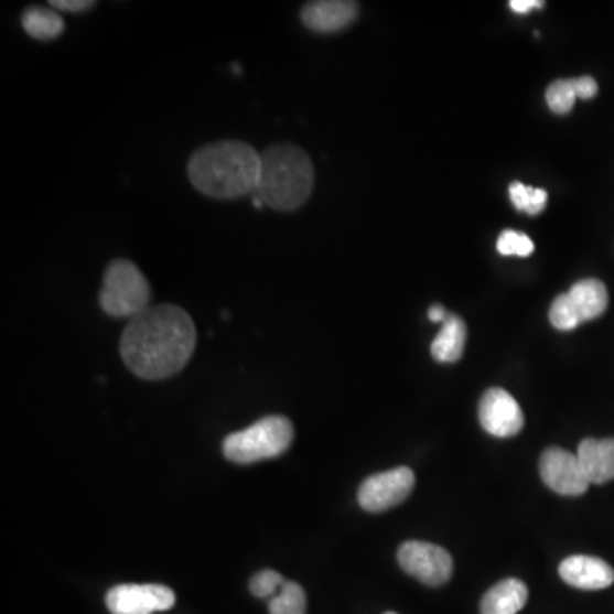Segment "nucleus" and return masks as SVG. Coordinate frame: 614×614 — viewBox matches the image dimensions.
I'll list each match as a JSON object with an SVG mask.
<instances>
[{"label": "nucleus", "instance_id": "f257e3e1", "mask_svg": "<svg viewBox=\"0 0 614 614\" xmlns=\"http://www.w3.org/2000/svg\"><path fill=\"white\" fill-rule=\"evenodd\" d=\"M195 347V323L174 304L149 305L130 320L120 340L125 366L146 381H161L180 373Z\"/></svg>", "mask_w": 614, "mask_h": 614}, {"label": "nucleus", "instance_id": "f03ea898", "mask_svg": "<svg viewBox=\"0 0 614 614\" xmlns=\"http://www.w3.org/2000/svg\"><path fill=\"white\" fill-rule=\"evenodd\" d=\"M261 155L246 142L223 140L207 143L188 161L192 185L217 201L252 195L260 180Z\"/></svg>", "mask_w": 614, "mask_h": 614}, {"label": "nucleus", "instance_id": "7ed1b4c3", "mask_svg": "<svg viewBox=\"0 0 614 614\" xmlns=\"http://www.w3.org/2000/svg\"><path fill=\"white\" fill-rule=\"evenodd\" d=\"M260 155V180L252 196L273 211H298L314 186V166L308 152L294 143H277Z\"/></svg>", "mask_w": 614, "mask_h": 614}, {"label": "nucleus", "instance_id": "20e7f679", "mask_svg": "<svg viewBox=\"0 0 614 614\" xmlns=\"http://www.w3.org/2000/svg\"><path fill=\"white\" fill-rule=\"evenodd\" d=\"M294 441V426L282 414L265 417L248 429L230 433L224 441V456L233 463L251 464L286 453Z\"/></svg>", "mask_w": 614, "mask_h": 614}, {"label": "nucleus", "instance_id": "39448f33", "mask_svg": "<svg viewBox=\"0 0 614 614\" xmlns=\"http://www.w3.org/2000/svg\"><path fill=\"white\" fill-rule=\"evenodd\" d=\"M151 298V286L133 261L118 258L106 267L99 305L108 316L132 320L148 310Z\"/></svg>", "mask_w": 614, "mask_h": 614}, {"label": "nucleus", "instance_id": "423d86ee", "mask_svg": "<svg viewBox=\"0 0 614 614\" xmlns=\"http://www.w3.org/2000/svg\"><path fill=\"white\" fill-rule=\"evenodd\" d=\"M607 302L610 295L601 280H579L567 294L558 295L551 302L550 323L560 332H570L584 321L600 317L606 311Z\"/></svg>", "mask_w": 614, "mask_h": 614}, {"label": "nucleus", "instance_id": "0eeeda50", "mask_svg": "<svg viewBox=\"0 0 614 614\" xmlns=\"http://www.w3.org/2000/svg\"><path fill=\"white\" fill-rule=\"evenodd\" d=\"M398 563L422 584L439 588L453 575V558L448 550L426 541H407L398 550Z\"/></svg>", "mask_w": 614, "mask_h": 614}, {"label": "nucleus", "instance_id": "6e6552de", "mask_svg": "<svg viewBox=\"0 0 614 614\" xmlns=\"http://www.w3.org/2000/svg\"><path fill=\"white\" fill-rule=\"evenodd\" d=\"M414 486V473L401 466L389 472L377 473L364 480L358 488V504L367 513H385L403 504Z\"/></svg>", "mask_w": 614, "mask_h": 614}, {"label": "nucleus", "instance_id": "1a4fd4ad", "mask_svg": "<svg viewBox=\"0 0 614 614\" xmlns=\"http://www.w3.org/2000/svg\"><path fill=\"white\" fill-rule=\"evenodd\" d=\"M174 603V592L159 584L117 585L106 594V606L111 614H152L171 610Z\"/></svg>", "mask_w": 614, "mask_h": 614}, {"label": "nucleus", "instance_id": "9d476101", "mask_svg": "<svg viewBox=\"0 0 614 614\" xmlns=\"http://www.w3.org/2000/svg\"><path fill=\"white\" fill-rule=\"evenodd\" d=\"M539 473L548 488L567 497H579L591 485L582 472L579 457L565 449L548 448L539 460Z\"/></svg>", "mask_w": 614, "mask_h": 614}, {"label": "nucleus", "instance_id": "9b49d317", "mask_svg": "<svg viewBox=\"0 0 614 614\" xmlns=\"http://www.w3.org/2000/svg\"><path fill=\"white\" fill-rule=\"evenodd\" d=\"M480 423L495 438H514L523 430L524 413L509 391L492 388L482 396L478 407Z\"/></svg>", "mask_w": 614, "mask_h": 614}, {"label": "nucleus", "instance_id": "f8f14e48", "mask_svg": "<svg viewBox=\"0 0 614 614\" xmlns=\"http://www.w3.org/2000/svg\"><path fill=\"white\" fill-rule=\"evenodd\" d=\"M357 15L358 4L351 0H317L301 11L302 23L314 33H338L351 26Z\"/></svg>", "mask_w": 614, "mask_h": 614}, {"label": "nucleus", "instance_id": "ddd939ff", "mask_svg": "<svg viewBox=\"0 0 614 614\" xmlns=\"http://www.w3.org/2000/svg\"><path fill=\"white\" fill-rule=\"evenodd\" d=\"M565 584L584 591H600L614 582V570L601 558L573 554L565 558L558 569Z\"/></svg>", "mask_w": 614, "mask_h": 614}, {"label": "nucleus", "instance_id": "4468645a", "mask_svg": "<svg viewBox=\"0 0 614 614\" xmlns=\"http://www.w3.org/2000/svg\"><path fill=\"white\" fill-rule=\"evenodd\" d=\"M577 457L591 485H603L614 480V438L585 439L579 445Z\"/></svg>", "mask_w": 614, "mask_h": 614}, {"label": "nucleus", "instance_id": "2eb2a0df", "mask_svg": "<svg viewBox=\"0 0 614 614\" xmlns=\"http://www.w3.org/2000/svg\"><path fill=\"white\" fill-rule=\"evenodd\" d=\"M600 91L597 83L591 76L577 79H558L547 89V103L557 115H567L573 110L575 99H592Z\"/></svg>", "mask_w": 614, "mask_h": 614}, {"label": "nucleus", "instance_id": "dca6fc26", "mask_svg": "<svg viewBox=\"0 0 614 614\" xmlns=\"http://www.w3.org/2000/svg\"><path fill=\"white\" fill-rule=\"evenodd\" d=\"M528 585L519 579H505L483 595L482 614H517L528 603Z\"/></svg>", "mask_w": 614, "mask_h": 614}, {"label": "nucleus", "instance_id": "f3484780", "mask_svg": "<svg viewBox=\"0 0 614 614\" xmlns=\"http://www.w3.org/2000/svg\"><path fill=\"white\" fill-rule=\"evenodd\" d=\"M466 324L460 316L449 314L448 320L442 323V330L432 342V357L442 364L457 363L463 357L464 345H466Z\"/></svg>", "mask_w": 614, "mask_h": 614}, {"label": "nucleus", "instance_id": "a211bd4d", "mask_svg": "<svg viewBox=\"0 0 614 614\" xmlns=\"http://www.w3.org/2000/svg\"><path fill=\"white\" fill-rule=\"evenodd\" d=\"M21 24L31 39L40 40V42L58 39L65 28L64 21L57 12L53 9L40 8V6L28 8L21 15Z\"/></svg>", "mask_w": 614, "mask_h": 614}, {"label": "nucleus", "instance_id": "6ab92c4d", "mask_svg": "<svg viewBox=\"0 0 614 614\" xmlns=\"http://www.w3.org/2000/svg\"><path fill=\"white\" fill-rule=\"evenodd\" d=\"M308 600L305 592L298 582L287 581L279 594L273 595L268 610L270 614H305Z\"/></svg>", "mask_w": 614, "mask_h": 614}, {"label": "nucleus", "instance_id": "aec40b11", "mask_svg": "<svg viewBox=\"0 0 614 614\" xmlns=\"http://www.w3.org/2000/svg\"><path fill=\"white\" fill-rule=\"evenodd\" d=\"M509 195L514 207L529 215L539 214V212H543L545 207H547L548 193L543 188H535V186L514 182L509 186Z\"/></svg>", "mask_w": 614, "mask_h": 614}, {"label": "nucleus", "instance_id": "412c9836", "mask_svg": "<svg viewBox=\"0 0 614 614\" xmlns=\"http://www.w3.org/2000/svg\"><path fill=\"white\" fill-rule=\"evenodd\" d=\"M497 249L504 257H531L535 243L526 234L507 229L498 236Z\"/></svg>", "mask_w": 614, "mask_h": 614}, {"label": "nucleus", "instance_id": "4be33fe9", "mask_svg": "<svg viewBox=\"0 0 614 614\" xmlns=\"http://www.w3.org/2000/svg\"><path fill=\"white\" fill-rule=\"evenodd\" d=\"M286 582V579L276 570L265 569L252 577L249 582V591L252 592V595H257L258 600H268V597L279 594Z\"/></svg>", "mask_w": 614, "mask_h": 614}, {"label": "nucleus", "instance_id": "5701e85b", "mask_svg": "<svg viewBox=\"0 0 614 614\" xmlns=\"http://www.w3.org/2000/svg\"><path fill=\"white\" fill-rule=\"evenodd\" d=\"M50 6L58 9V11L84 12L91 9L95 2H89V0H76V2L74 0H52Z\"/></svg>", "mask_w": 614, "mask_h": 614}, {"label": "nucleus", "instance_id": "b1692460", "mask_svg": "<svg viewBox=\"0 0 614 614\" xmlns=\"http://www.w3.org/2000/svg\"><path fill=\"white\" fill-rule=\"evenodd\" d=\"M509 6L516 14H528L535 9H543L545 2L543 0H513Z\"/></svg>", "mask_w": 614, "mask_h": 614}, {"label": "nucleus", "instance_id": "393cba45", "mask_svg": "<svg viewBox=\"0 0 614 614\" xmlns=\"http://www.w3.org/2000/svg\"><path fill=\"white\" fill-rule=\"evenodd\" d=\"M449 313L442 305H432L429 310V320L433 323H444L448 320Z\"/></svg>", "mask_w": 614, "mask_h": 614}, {"label": "nucleus", "instance_id": "a878e982", "mask_svg": "<svg viewBox=\"0 0 614 614\" xmlns=\"http://www.w3.org/2000/svg\"><path fill=\"white\" fill-rule=\"evenodd\" d=\"M385 614H398V613H392V611H388V613Z\"/></svg>", "mask_w": 614, "mask_h": 614}]
</instances>
